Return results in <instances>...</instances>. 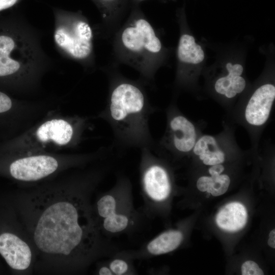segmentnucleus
<instances>
[{
  "instance_id": "nucleus-1",
  "label": "nucleus",
  "mask_w": 275,
  "mask_h": 275,
  "mask_svg": "<svg viewBox=\"0 0 275 275\" xmlns=\"http://www.w3.org/2000/svg\"><path fill=\"white\" fill-rule=\"evenodd\" d=\"M111 167L103 163L76 175L64 188L45 189L29 199L28 229L43 256L80 271L121 250L101 233L90 203L92 193Z\"/></svg>"
},
{
  "instance_id": "nucleus-2",
  "label": "nucleus",
  "mask_w": 275,
  "mask_h": 275,
  "mask_svg": "<svg viewBox=\"0 0 275 275\" xmlns=\"http://www.w3.org/2000/svg\"><path fill=\"white\" fill-rule=\"evenodd\" d=\"M41 34L21 15H0V90L10 94L38 91L52 62Z\"/></svg>"
},
{
  "instance_id": "nucleus-3",
  "label": "nucleus",
  "mask_w": 275,
  "mask_h": 275,
  "mask_svg": "<svg viewBox=\"0 0 275 275\" xmlns=\"http://www.w3.org/2000/svg\"><path fill=\"white\" fill-rule=\"evenodd\" d=\"M156 108L138 84L119 78L112 82L105 108L97 116L109 125L114 145L120 151L130 148L154 149L149 121Z\"/></svg>"
},
{
  "instance_id": "nucleus-4",
  "label": "nucleus",
  "mask_w": 275,
  "mask_h": 275,
  "mask_svg": "<svg viewBox=\"0 0 275 275\" xmlns=\"http://www.w3.org/2000/svg\"><path fill=\"white\" fill-rule=\"evenodd\" d=\"M89 121L86 117L65 116L50 110L21 133L0 143V155L17 156L76 148L84 140Z\"/></svg>"
},
{
  "instance_id": "nucleus-5",
  "label": "nucleus",
  "mask_w": 275,
  "mask_h": 275,
  "mask_svg": "<svg viewBox=\"0 0 275 275\" xmlns=\"http://www.w3.org/2000/svg\"><path fill=\"white\" fill-rule=\"evenodd\" d=\"M104 147L88 153L58 154L39 153L22 155H0V162L7 164V171L13 179L35 182L44 179L63 168L78 167L105 158Z\"/></svg>"
},
{
  "instance_id": "nucleus-6",
  "label": "nucleus",
  "mask_w": 275,
  "mask_h": 275,
  "mask_svg": "<svg viewBox=\"0 0 275 275\" xmlns=\"http://www.w3.org/2000/svg\"><path fill=\"white\" fill-rule=\"evenodd\" d=\"M53 39L58 51L68 59L86 65L93 57V31L79 12L53 9Z\"/></svg>"
},
{
  "instance_id": "nucleus-7",
  "label": "nucleus",
  "mask_w": 275,
  "mask_h": 275,
  "mask_svg": "<svg viewBox=\"0 0 275 275\" xmlns=\"http://www.w3.org/2000/svg\"><path fill=\"white\" fill-rule=\"evenodd\" d=\"M139 174L143 205L140 210L149 220L161 212L173 188L171 174L164 162L148 148L141 149Z\"/></svg>"
},
{
  "instance_id": "nucleus-8",
  "label": "nucleus",
  "mask_w": 275,
  "mask_h": 275,
  "mask_svg": "<svg viewBox=\"0 0 275 275\" xmlns=\"http://www.w3.org/2000/svg\"><path fill=\"white\" fill-rule=\"evenodd\" d=\"M51 104L17 99L0 90V143L21 133L49 111Z\"/></svg>"
},
{
  "instance_id": "nucleus-9",
  "label": "nucleus",
  "mask_w": 275,
  "mask_h": 275,
  "mask_svg": "<svg viewBox=\"0 0 275 275\" xmlns=\"http://www.w3.org/2000/svg\"><path fill=\"white\" fill-rule=\"evenodd\" d=\"M197 140L194 124L176 108H170L166 132L159 142L158 147L179 155H183L193 150Z\"/></svg>"
},
{
  "instance_id": "nucleus-10",
  "label": "nucleus",
  "mask_w": 275,
  "mask_h": 275,
  "mask_svg": "<svg viewBox=\"0 0 275 275\" xmlns=\"http://www.w3.org/2000/svg\"><path fill=\"white\" fill-rule=\"evenodd\" d=\"M133 207L134 206L132 183L127 176L119 173L116 175L114 186L99 194L92 205V209L98 224L117 211Z\"/></svg>"
},
{
  "instance_id": "nucleus-11",
  "label": "nucleus",
  "mask_w": 275,
  "mask_h": 275,
  "mask_svg": "<svg viewBox=\"0 0 275 275\" xmlns=\"http://www.w3.org/2000/svg\"><path fill=\"white\" fill-rule=\"evenodd\" d=\"M122 45L134 53L155 54L161 49V43L151 24L140 18L124 29L121 34Z\"/></svg>"
},
{
  "instance_id": "nucleus-12",
  "label": "nucleus",
  "mask_w": 275,
  "mask_h": 275,
  "mask_svg": "<svg viewBox=\"0 0 275 275\" xmlns=\"http://www.w3.org/2000/svg\"><path fill=\"white\" fill-rule=\"evenodd\" d=\"M184 240L182 231L171 229L164 231L136 250H121L118 253L132 260H143L172 252Z\"/></svg>"
},
{
  "instance_id": "nucleus-13",
  "label": "nucleus",
  "mask_w": 275,
  "mask_h": 275,
  "mask_svg": "<svg viewBox=\"0 0 275 275\" xmlns=\"http://www.w3.org/2000/svg\"><path fill=\"white\" fill-rule=\"evenodd\" d=\"M148 219L140 209L134 207L114 213L98 223L99 229L105 237L112 239L121 235H130L142 227Z\"/></svg>"
},
{
  "instance_id": "nucleus-14",
  "label": "nucleus",
  "mask_w": 275,
  "mask_h": 275,
  "mask_svg": "<svg viewBox=\"0 0 275 275\" xmlns=\"http://www.w3.org/2000/svg\"><path fill=\"white\" fill-rule=\"evenodd\" d=\"M275 99V87L270 84L259 87L250 98L245 108L246 122L261 126L268 120Z\"/></svg>"
},
{
  "instance_id": "nucleus-15",
  "label": "nucleus",
  "mask_w": 275,
  "mask_h": 275,
  "mask_svg": "<svg viewBox=\"0 0 275 275\" xmlns=\"http://www.w3.org/2000/svg\"><path fill=\"white\" fill-rule=\"evenodd\" d=\"M0 254L12 269H27L32 262V253L28 243L11 233L0 235Z\"/></svg>"
},
{
  "instance_id": "nucleus-16",
  "label": "nucleus",
  "mask_w": 275,
  "mask_h": 275,
  "mask_svg": "<svg viewBox=\"0 0 275 275\" xmlns=\"http://www.w3.org/2000/svg\"><path fill=\"white\" fill-rule=\"evenodd\" d=\"M248 220V213L241 203L234 202L225 205L217 213L215 221L222 229L236 232L242 229Z\"/></svg>"
},
{
  "instance_id": "nucleus-17",
  "label": "nucleus",
  "mask_w": 275,
  "mask_h": 275,
  "mask_svg": "<svg viewBox=\"0 0 275 275\" xmlns=\"http://www.w3.org/2000/svg\"><path fill=\"white\" fill-rule=\"evenodd\" d=\"M226 68L228 74L218 79L215 83L214 88L217 93L228 98H232L242 92L245 87V80L241 76L243 68L240 64L232 65L230 63L227 64Z\"/></svg>"
},
{
  "instance_id": "nucleus-18",
  "label": "nucleus",
  "mask_w": 275,
  "mask_h": 275,
  "mask_svg": "<svg viewBox=\"0 0 275 275\" xmlns=\"http://www.w3.org/2000/svg\"><path fill=\"white\" fill-rule=\"evenodd\" d=\"M206 166L221 164L225 160V154L215 138L204 135L198 139L192 150Z\"/></svg>"
},
{
  "instance_id": "nucleus-19",
  "label": "nucleus",
  "mask_w": 275,
  "mask_h": 275,
  "mask_svg": "<svg viewBox=\"0 0 275 275\" xmlns=\"http://www.w3.org/2000/svg\"><path fill=\"white\" fill-rule=\"evenodd\" d=\"M178 57L182 62L197 64L203 61L204 53L201 47L196 43L193 36L184 34L179 40Z\"/></svg>"
},
{
  "instance_id": "nucleus-20",
  "label": "nucleus",
  "mask_w": 275,
  "mask_h": 275,
  "mask_svg": "<svg viewBox=\"0 0 275 275\" xmlns=\"http://www.w3.org/2000/svg\"><path fill=\"white\" fill-rule=\"evenodd\" d=\"M114 275H134L138 272L133 261L119 254L118 252L106 260Z\"/></svg>"
},
{
  "instance_id": "nucleus-21",
  "label": "nucleus",
  "mask_w": 275,
  "mask_h": 275,
  "mask_svg": "<svg viewBox=\"0 0 275 275\" xmlns=\"http://www.w3.org/2000/svg\"><path fill=\"white\" fill-rule=\"evenodd\" d=\"M230 183V177L226 174H221L217 176L211 177V180L207 192L213 196H221L227 191Z\"/></svg>"
},
{
  "instance_id": "nucleus-22",
  "label": "nucleus",
  "mask_w": 275,
  "mask_h": 275,
  "mask_svg": "<svg viewBox=\"0 0 275 275\" xmlns=\"http://www.w3.org/2000/svg\"><path fill=\"white\" fill-rule=\"evenodd\" d=\"M242 275H263V270L253 261L248 260L244 262L241 267Z\"/></svg>"
},
{
  "instance_id": "nucleus-23",
  "label": "nucleus",
  "mask_w": 275,
  "mask_h": 275,
  "mask_svg": "<svg viewBox=\"0 0 275 275\" xmlns=\"http://www.w3.org/2000/svg\"><path fill=\"white\" fill-rule=\"evenodd\" d=\"M96 4L101 9L108 10L116 8L122 0H94Z\"/></svg>"
},
{
  "instance_id": "nucleus-24",
  "label": "nucleus",
  "mask_w": 275,
  "mask_h": 275,
  "mask_svg": "<svg viewBox=\"0 0 275 275\" xmlns=\"http://www.w3.org/2000/svg\"><path fill=\"white\" fill-rule=\"evenodd\" d=\"M211 180V177L203 176L200 177L197 180V187L202 192L207 191Z\"/></svg>"
},
{
  "instance_id": "nucleus-25",
  "label": "nucleus",
  "mask_w": 275,
  "mask_h": 275,
  "mask_svg": "<svg viewBox=\"0 0 275 275\" xmlns=\"http://www.w3.org/2000/svg\"><path fill=\"white\" fill-rule=\"evenodd\" d=\"M96 274L99 275H114L106 260L99 263L96 269Z\"/></svg>"
},
{
  "instance_id": "nucleus-26",
  "label": "nucleus",
  "mask_w": 275,
  "mask_h": 275,
  "mask_svg": "<svg viewBox=\"0 0 275 275\" xmlns=\"http://www.w3.org/2000/svg\"><path fill=\"white\" fill-rule=\"evenodd\" d=\"M23 0H0V12L17 6Z\"/></svg>"
},
{
  "instance_id": "nucleus-27",
  "label": "nucleus",
  "mask_w": 275,
  "mask_h": 275,
  "mask_svg": "<svg viewBox=\"0 0 275 275\" xmlns=\"http://www.w3.org/2000/svg\"><path fill=\"white\" fill-rule=\"evenodd\" d=\"M224 170L225 167L221 163L211 166L209 168L208 172L211 177H215L222 174Z\"/></svg>"
},
{
  "instance_id": "nucleus-28",
  "label": "nucleus",
  "mask_w": 275,
  "mask_h": 275,
  "mask_svg": "<svg viewBox=\"0 0 275 275\" xmlns=\"http://www.w3.org/2000/svg\"><path fill=\"white\" fill-rule=\"evenodd\" d=\"M268 244L272 248H275V230L273 229L269 233Z\"/></svg>"
},
{
  "instance_id": "nucleus-29",
  "label": "nucleus",
  "mask_w": 275,
  "mask_h": 275,
  "mask_svg": "<svg viewBox=\"0 0 275 275\" xmlns=\"http://www.w3.org/2000/svg\"><path fill=\"white\" fill-rule=\"evenodd\" d=\"M136 1H139V2H142V1H146V0H136Z\"/></svg>"
}]
</instances>
